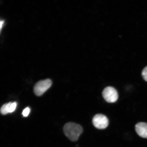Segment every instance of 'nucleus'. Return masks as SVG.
Instances as JSON below:
<instances>
[{
    "label": "nucleus",
    "instance_id": "f257e3e1",
    "mask_svg": "<svg viewBox=\"0 0 147 147\" xmlns=\"http://www.w3.org/2000/svg\"><path fill=\"white\" fill-rule=\"evenodd\" d=\"M83 129L80 125L73 122L67 123L63 127V131L66 136L71 141L78 140Z\"/></svg>",
    "mask_w": 147,
    "mask_h": 147
},
{
    "label": "nucleus",
    "instance_id": "f03ea898",
    "mask_svg": "<svg viewBox=\"0 0 147 147\" xmlns=\"http://www.w3.org/2000/svg\"><path fill=\"white\" fill-rule=\"evenodd\" d=\"M52 82L50 79L40 81L35 85L34 91L35 94L37 96H41L50 88Z\"/></svg>",
    "mask_w": 147,
    "mask_h": 147
},
{
    "label": "nucleus",
    "instance_id": "7ed1b4c3",
    "mask_svg": "<svg viewBox=\"0 0 147 147\" xmlns=\"http://www.w3.org/2000/svg\"><path fill=\"white\" fill-rule=\"evenodd\" d=\"M102 95L105 100L109 103L115 102L118 98V94L116 90L111 86L105 88L102 92Z\"/></svg>",
    "mask_w": 147,
    "mask_h": 147
},
{
    "label": "nucleus",
    "instance_id": "20e7f679",
    "mask_svg": "<svg viewBox=\"0 0 147 147\" xmlns=\"http://www.w3.org/2000/svg\"><path fill=\"white\" fill-rule=\"evenodd\" d=\"M92 123L96 128L102 129L107 127L109 124V120L105 115L98 114L93 117Z\"/></svg>",
    "mask_w": 147,
    "mask_h": 147
},
{
    "label": "nucleus",
    "instance_id": "39448f33",
    "mask_svg": "<svg viewBox=\"0 0 147 147\" xmlns=\"http://www.w3.org/2000/svg\"><path fill=\"white\" fill-rule=\"evenodd\" d=\"M136 132L139 136L147 138V123L139 122L136 125Z\"/></svg>",
    "mask_w": 147,
    "mask_h": 147
},
{
    "label": "nucleus",
    "instance_id": "423d86ee",
    "mask_svg": "<svg viewBox=\"0 0 147 147\" xmlns=\"http://www.w3.org/2000/svg\"><path fill=\"white\" fill-rule=\"evenodd\" d=\"M16 106H17L16 102H9V113H12L14 112L16 109Z\"/></svg>",
    "mask_w": 147,
    "mask_h": 147
},
{
    "label": "nucleus",
    "instance_id": "0eeeda50",
    "mask_svg": "<svg viewBox=\"0 0 147 147\" xmlns=\"http://www.w3.org/2000/svg\"><path fill=\"white\" fill-rule=\"evenodd\" d=\"M1 113L2 115H6L8 113V110H7V103H5L1 107Z\"/></svg>",
    "mask_w": 147,
    "mask_h": 147
},
{
    "label": "nucleus",
    "instance_id": "6e6552de",
    "mask_svg": "<svg viewBox=\"0 0 147 147\" xmlns=\"http://www.w3.org/2000/svg\"><path fill=\"white\" fill-rule=\"evenodd\" d=\"M142 75L143 79L147 82V66L143 70Z\"/></svg>",
    "mask_w": 147,
    "mask_h": 147
},
{
    "label": "nucleus",
    "instance_id": "1a4fd4ad",
    "mask_svg": "<svg viewBox=\"0 0 147 147\" xmlns=\"http://www.w3.org/2000/svg\"><path fill=\"white\" fill-rule=\"evenodd\" d=\"M30 108L28 107L25 108L23 110L22 113V115L24 117H27L29 115V113H30Z\"/></svg>",
    "mask_w": 147,
    "mask_h": 147
},
{
    "label": "nucleus",
    "instance_id": "9d476101",
    "mask_svg": "<svg viewBox=\"0 0 147 147\" xmlns=\"http://www.w3.org/2000/svg\"><path fill=\"white\" fill-rule=\"evenodd\" d=\"M4 23V21L2 20V21H1V30L2 28V26L3 24V23Z\"/></svg>",
    "mask_w": 147,
    "mask_h": 147
}]
</instances>
